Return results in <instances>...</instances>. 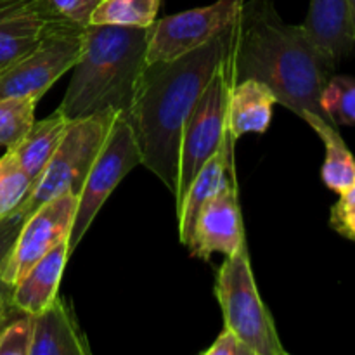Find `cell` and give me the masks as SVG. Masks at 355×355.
<instances>
[{
  "label": "cell",
  "mask_w": 355,
  "mask_h": 355,
  "mask_svg": "<svg viewBox=\"0 0 355 355\" xmlns=\"http://www.w3.org/2000/svg\"><path fill=\"white\" fill-rule=\"evenodd\" d=\"M83 30L78 24H64L49 33L21 58L0 68V99L35 96L45 92L75 66L83 49Z\"/></svg>",
  "instance_id": "ba28073f"
},
{
  "label": "cell",
  "mask_w": 355,
  "mask_h": 355,
  "mask_svg": "<svg viewBox=\"0 0 355 355\" xmlns=\"http://www.w3.org/2000/svg\"><path fill=\"white\" fill-rule=\"evenodd\" d=\"M3 2H9V0H0V3H3Z\"/></svg>",
  "instance_id": "4dcf8cb0"
},
{
  "label": "cell",
  "mask_w": 355,
  "mask_h": 355,
  "mask_svg": "<svg viewBox=\"0 0 355 355\" xmlns=\"http://www.w3.org/2000/svg\"><path fill=\"white\" fill-rule=\"evenodd\" d=\"M141 165V151L135 142L130 123L123 114H116L103 149L90 166L78 193L75 220L68 238L69 257L82 243L90 224L103 205L128 172Z\"/></svg>",
  "instance_id": "52a82bcc"
},
{
  "label": "cell",
  "mask_w": 355,
  "mask_h": 355,
  "mask_svg": "<svg viewBox=\"0 0 355 355\" xmlns=\"http://www.w3.org/2000/svg\"><path fill=\"white\" fill-rule=\"evenodd\" d=\"M7 305H9V293H6V291H0V326H2L3 319H6Z\"/></svg>",
  "instance_id": "f1b7e54d"
},
{
  "label": "cell",
  "mask_w": 355,
  "mask_h": 355,
  "mask_svg": "<svg viewBox=\"0 0 355 355\" xmlns=\"http://www.w3.org/2000/svg\"><path fill=\"white\" fill-rule=\"evenodd\" d=\"M28 355H90L89 342L62 298L55 297L44 312L33 315Z\"/></svg>",
  "instance_id": "9a60e30c"
},
{
  "label": "cell",
  "mask_w": 355,
  "mask_h": 355,
  "mask_svg": "<svg viewBox=\"0 0 355 355\" xmlns=\"http://www.w3.org/2000/svg\"><path fill=\"white\" fill-rule=\"evenodd\" d=\"M38 97L19 96L0 99V146L12 149L24 139L35 123Z\"/></svg>",
  "instance_id": "44dd1931"
},
{
  "label": "cell",
  "mask_w": 355,
  "mask_h": 355,
  "mask_svg": "<svg viewBox=\"0 0 355 355\" xmlns=\"http://www.w3.org/2000/svg\"><path fill=\"white\" fill-rule=\"evenodd\" d=\"M31 335H33V315L21 314L3 328L0 326V355H28Z\"/></svg>",
  "instance_id": "cb8c5ba5"
},
{
  "label": "cell",
  "mask_w": 355,
  "mask_h": 355,
  "mask_svg": "<svg viewBox=\"0 0 355 355\" xmlns=\"http://www.w3.org/2000/svg\"><path fill=\"white\" fill-rule=\"evenodd\" d=\"M349 7H350V19H352L354 38H355V0H349Z\"/></svg>",
  "instance_id": "f546056e"
},
{
  "label": "cell",
  "mask_w": 355,
  "mask_h": 355,
  "mask_svg": "<svg viewBox=\"0 0 355 355\" xmlns=\"http://www.w3.org/2000/svg\"><path fill=\"white\" fill-rule=\"evenodd\" d=\"M162 0H101L89 24L149 28L156 21Z\"/></svg>",
  "instance_id": "ffe728a7"
},
{
  "label": "cell",
  "mask_w": 355,
  "mask_h": 355,
  "mask_svg": "<svg viewBox=\"0 0 355 355\" xmlns=\"http://www.w3.org/2000/svg\"><path fill=\"white\" fill-rule=\"evenodd\" d=\"M71 121L58 107L44 120H35L33 127L24 135L23 141L10 149L31 179H38L58 146L61 144Z\"/></svg>",
  "instance_id": "ac0fdd59"
},
{
  "label": "cell",
  "mask_w": 355,
  "mask_h": 355,
  "mask_svg": "<svg viewBox=\"0 0 355 355\" xmlns=\"http://www.w3.org/2000/svg\"><path fill=\"white\" fill-rule=\"evenodd\" d=\"M338 196L329 211V225L340 236L355 243V184Z\"/></svg>",
  "instance_id": "d4e9b609"
},
{
  "label": "cell",
  "mask_w": 355,
  "mask_h": 355,
  "mask_svg": "<svg viewBox=\"0 0 355 355\" xmlns=\"http://www.w3.org/2000/svg\"><path fill=\"white\" fill-rule=\"evenodd\" d=\"M23 222L24 217L21 214H12L6 218H0V274H2L3 267H6L10 250H12L17 234H19L21 227H23ZM0 291L6 290L0 288ZM6 293H9V291H6Z\"/></svg>",
  "instance_id": "4316f807"
},
{
  "label": "cell",
  "mask_w": 355,
  "mask_h": 355,
  "mask_svg": "<svg viewBox=\"0 0 355 355\" xmlns=\"http://www.w3.org/2000/svg\"><path fill=\"white\" fill-rule=\"evenodd\" d=\"M35 180L28 175L10 149L0 158V218L16 214L28 200Z\"/></svg>",
  "instance_id": "7402d4cb"
},
{
  "label": "cell",
  "mask_w": 355,
  "mask_h": 355,
  "mask_svg": "<svg viewBox=\"0 0 355 355\" xmlns=\"http://www.w3.org/2000/svg\"><path fill=\"white\" fill-rule=\"evenodd\" d=\"M64 24L42 0H9L0 3V68L40 44Z\"/></svg>",
  "instance_id": "7c38bea8"
},
{
  "label": "cell",
  "mask_w": 355,
  "mask_h": 355,
  "mask_svg": "<svg viewBox=\"0 0 355 355\" xmlns=\"http://www.w3.org/2000/svg\"><path fill=\"white\" fill-rule=\"evenodd\" d=\"M302 26L335 66L355 51L349 0H311Z\"/></svg>",
  "instance_id": "5bb4252c"
},
{
  "label": "cell",
  "mask_w": 355,
  "mask_h": 355,
  "mask_svg": "<svg viewBox=\"0 0 355 355\" xmlns=\"http://www.w3.org/2000/svg\"><path fill=\"white\" fill-rule=\"evenodd\" d=\"M149 28L87 24L83 49L59 110L69 120L101 111L127 114L146 68Z\"/></svg>",
  "instance_id": "3957f363"
},
{
  "label": "cell",
  "mask_w": 355,
  "mask_h": 355,
  "mask_svg": "<svg viewBox=\"0 0 355 355\" xmlns=\"http://www.w3.org/2000/svg\"><path fill=\"white\" fill-rule=\"evenodd\" d=\"M215 297L224 314L225 328L234 331L253 355H286L274 318L257 288L246 245L225 257L218 267Z\"/></svg>",
  "instance_id": "277c9868"
},
{
  "label": "cell",
  "mask_w": 355,
  "mask_h": 355,
  "mask_svg": "<svg viewBox=\"0 0 355 355\" xmlns=\"http://www.w3.org/2000/svg\"><path fill=\"white\" fill-rule=\"evenodd\" d=\"M116 114L120 113L107 110L73 120L61 144L35 180L28 200L16 214L26 218L31 211L58 194L68 191L78 194L90 166L103 149Z\"/></svg>",
  "instance_id": "5b68a950"
},
{
  "label": "cell",
  "mask_w": 355,
  "mask_h": 355,
  "mask_svg": "<svg viewBox=\"0 0 355 355\" xmlns=\"http://www.w3.org/2000/svg\"><path fill=\"white\" fill-rule=\"evenodd\" d=\"M224 61L231 83L255 78L272 90L277 104L297 116L312 113L329 121L321 94L336 66L302 24H290L279 16L272 0L243 2L229 28Z\"/></svg>",
  "instance_id": "6da1fadb"
},
{
  "label": "cell",
  "mask_w": 355,
  "mask_h": 355,
  "mask_svg": "<svg viewBox=\"0 0 355 355\" xmlns=\"http://www.w3.org/2000/svg\"><path fill=\"white\" fill-rule=\"evenodd\" d=\"M245 245V229L238 194L234 182L229 179L222 189L201 208L194 224L193 239L187 248L191 257L208 262L214 253L229 257Z\"/></svg>",
  "instance_id": "8fae6325"
},
{
  "label": "cell",
  "mask_w": 355,
  "mask_h": 355,
  "mask_svg": "<svg viewBox=\"0 0 355 355\" xmlns=\"http://www.w3.org/2000/svg\"><path fill=\"white\" fill-rule=\"evenodd\" d=\"M76 203H78V194L68 191L45 201L24 218L23 227L0 274L2 290L10 293L17 281L35 262H38L55 245L69 238V231L75 220Z\"/></svg>",
  "instance_id": "30bf717a"
},
{
  "label": "cell",
  "mask_w": 355,
  "mask_h": 355,
  "mask_svg": "<svg viewBox=\"0 0 355 355\" xmlns=\"http://www.w3.org/2000/svg\"><path fill=\"white\" fill-rule=\"evenodd\" d=\"M232 83L222 61L186 120L179 144V170L173 191L175 208L182 203L201 166L220 149L227 137V101Z\"/></svg>",
  "instance_id": "8992f818"
},
{
  "label": "cell",
  "mask_w": 355,
  "mask_h": 355,
  "mask_svg": "<svg viewBox=\"0 0 355 355\" xmlns=\"http://www.w3.org/2000/svg\"><path fill=\"white\" fill-rule=\"evenodd\" d=\"M68 239L55 245L26 270L9 293V305L19 314L38 315L58 297L62 272L68 263Z\"/></svg>",
  "instance_id": "4fadbf2b"
},
{
  "label": "cell",
  "mask_w": 355,
  "mask_h": 355,
  "mask_svg": "<svg viewBox=\"0 0 355 355\" xmlns=\"http://www.w3.org/2000/svg\"><path fill=\"white\" fill-rule=\"evenodd\" d=\"M42 2L54 16L78 26H87L101 0H42Z\"/></svg>",
  "instance_id": "484cf974"
},
{
  "label": "cell",
  "mask_w": 355,
  "mask_h": 355,
  "mask_svg": "<svg viewBox=\"0 0 355 355\" xmlns=\"http://www.w3.org/2000/svg\"><path fill=\"white\" fill-rule=\"evenodd\" d=\"M245 0H217L205 7L172 14L149 26L146 62H166L189 54L225 33L238 17Z\"/></svg>",
  "instance_id": "9c48e42d"
},
{
  "label": "cell",
  "mask_w": 355,
  "mask_h": 355,
  "mask_svg": "<svg viewBox=\"0 0 355 355\" xmlns=\"http://www.w3.org/2000/svg\"><path fill=\"white\" fill-rule=\"evenodd\" d=\"M321 106L335 127L355 125V78L331 75L321 94Z\"/></svg>",
  "instance_id": "603a6c76"
},
{
  "label": "cell",
  "mask_w": 355,
  "mask_h": 355,
  "mask_svg": "<svg viewBox=\"0 0 355 355\" xmlns=\"http://www.w3.org/2000/svg\"><path fill=\"white\" fill-rule=\"evenodd\" d=\"M203 355H253L252 350L243 343V340L229 328L222 329L210 349L203 350Z\"/></svg>",
  "instance_id": "83f0119b"
},
{
  "label": "cell",
  "mask_w": 355,
  "mask_h": 355,
  "mask_svg": "<svg viewBox=\"0 0 355 355\" xmlns=\"http://www.w3.org/2000/svg\"><path fill=\"white\" fill-rule=\"evenodd\" d=\"M231 132L227 128V137L217 153L201 166L200 172L191 182L182 203L175 208L177 222H179V238L184 246L191 245L194 232V224L205 203L211 200L229 180V170L232 168V146H234Z\"/></svg>",
  "instance_id": "2e32d148"
},
{
  "label": "cell",
  "mask_w": 355,
  "mask_h": 355,
  "mask_svg": "<svg viewBox=\"0 0 355 355\" xmlns=\"http://www.w3.org/2000/svg\"><path fill=\"white\" fill-rule=\"evenodd\" d=\"M302 120L319 135L324 144L326 155L321 168L322 182L333 193H345L355 184V158L340 135L338 127L312 113H305Z\"/></svg>",
  "instance_id": "d6986e66"
},
{
  "label": "cell",
  "mask_w": 355,
  "mask_h": 355,
  "mask_svg": "<svg viewBox=\"0 0 355 355\" xmlns=\"http://www.w3.org/2000/svg\"><path fill=\"white\" fill-rule=\"evenodd\" d=\"M276 96L266 83L246 78L232 83L227 101V128L238 141L246 134H266L272 120Z\"/></svg>",
  "instance_id": "e0dca14e"
},
{
  "label": "cell",
  "mask_w": 355,
  "mask_h": 355,
  "mask_svg": "<svg viewBox=\"0 0 355 355\" xmlns=\"http://www.w3.org/2000/svg\"><path fill=\"white\" fill-rule=\"evenodd\" d=\"M229 30L173 61L146 64L125 114L141 151V165L173 194L179 170V144L186 120L211 76L220 68Z\"/></svg>",
  "instance_id": "7a4b0ae2"
}]
</instances>
